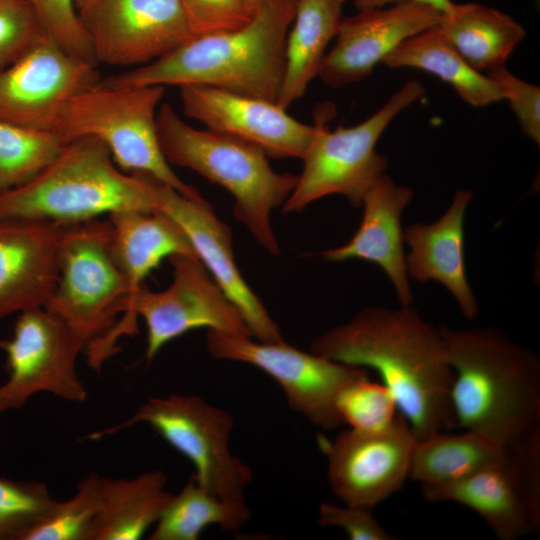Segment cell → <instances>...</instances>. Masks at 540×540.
I'll return each mask as SVG.
<instances>
[{"instance_id": "obj_1", "label": "cell", "mask_w": 540, "mask_h": 540, "mask_svg": "<svg viewBox=\"0 0 540 540\" xmlns=\"http://www.w3.org/2000/svg\"><path fill=\"white\" fill-rule=\"evenodd\" d=\"M311 352L381 377L416 441L457 429L451 403L454 372L444 340L410 305L370 306L314 339Z\"/></svg>"}, {"instance_id": "obj_2", "label": "cell", "mask_w": 540, "mask_h": 540, "mask_svg": "<svg viewBox=\"0 0 540 540\" xmlns=\"http://www.w3.org/2000/svg\"><path fill=\"white\" fill-rule=\"evenodd\" d=\"M298 0H266L243 26L195 35L145 65L101 79L116 87L205 85L277 102Z\"/></svg>"}, {"instance_id": "obj_3", "label": "cell", "mask_w": 540, "mask_h": 540, "mask_svg": "<svg viewBox=\"0 0 540 540\" xmlns=\"http://www.w3.org/2000/svg\"><path fill=\"white\" fill-rule=\"evenodd\" d=\"M457 429L509 445L540 425V358L492 327H439Z\"/></svg>"}, {"instance_id": "obj_4", "label": "cell", "mask_w": 540, "mask_h": 540, "mask_svg": "<svg viewBox=\"0 0 540 540\" xmlns=\"http://www.w3.org/2000/svg\"><path fill=\"white\" fill-rule=\"evenodd\" d=\"M156 180L145 173L125 174L103 142L78 138L65 143L31 181L0 193V220L70 225L120 211L153 212Z\"/></svg>"}, {"instance_id": "obj_5", "label": "cell", "mask_w": 540, "mask_h": 540, "mask_svg": "<svg viewBox=\"0 0 540 540\" xmlns=\"http://www.w3.org/2000/svg\"><path fill=\"white\" fill-rule=\"evenodd\" d=\"M156 126L167 162L226 189L234 198L235 218L264 249L280 254L270 215L283 206L298 175L273 170L267 154L255 144L208 128H194L168 103L159 106Z\"/></svg>"}, {"instance_id": "obj_6", "label": "cell", "mask_w": 540, "mask_h": 540, "mask_svg": "<svg viewBox=\"0 0 540 540\" xmlns=\"http://www.w3.org/2000/svg\"><path fill=\"white\" fill-rule=\"evenodd\" d=\"M164 94L160 85L98 83L69 100L53 131L64 143L94 137L105 144L120 169L151 175L187 197H201L175 174L161 150L156 117Z\"/></svg>"}, {"instance_id": "obj_7", "label": "cell", "mask_w": 540, "mask_h": 540, "mask_svg": "<svg viewBox=\"0 0 540 540\" xmlns=\"http://www.w3.org/2000/svg\"><path fill=\"white\" fill-rule=\"evenodd\" d=\"M169 261L172 283L159 292L145 285L138 291L123 319L91 344L90 352L96 360L104 362L115 353V341L120 336L134 334L138 316L147 328L148 362L168 342L193 329L252 337L238 309L197 257L176 254Z\"/></svg>"}, {"instance_id": "obj_8", "label": "cell", "mask_w": 540, "mask_h": 540, "mask_svg": "<svg viewBox=\"0 0 540 540\" xmlns=\"http://www.w3.org/2000/svg\"><path fill=\"white\" fill-rule=\"evenodd\" d=\"M425 91L420 81L409 80L377 112L355 126H340L331 131L319 122L283 211L300 212L316 200L334 194L346 197L353 207H360L367 190L387 168V157L375 150L380 136Z\"/></svg>"}, {"instance_id": "obj_9", "label": "cell", "mask_w": 540, "mask_h": 540, "mask_svg": "<svg viewBox=\"0 0 540 540\" xmlns=\"http://www.w3.org/2000/svg\"><path fill=\"white\" fill-rule=\"evenodd\" d=\"M146 423L195 467L197 482L221 499L246 502L251 468L230 451L234 425L231 414L196 395L171 394L150 398L128 419L87 436L97 440Z\"/></svg>"}, {"instance_id": "obj_10", "label": "cell", "mask_w": 540, "mask_h": 540, "mask_svg": "<svg viewBox=\"0 0 540 540\" xmlns=\"http://www.w3.org/2000/svg\"><path fill=\"white\" fill-rule=\"evenodd\" d=\"M58 279L44 308L80 336L86 347L125 312L127 287L111 248L109 220L64 225Z\"/></svg>"}, {"instance_id": "obj_11", "label": "cell", "mask_w": 540, "mask_h": 540, "mask_svg": "<svg viewBox=\"0 0 540 540\" xmlns=\"http://www.w3.org/2000/svg\"><path fill=\"white\" fill-rule=\"evenodd\" d=\"M251 338L208 330L206 348L213 358L247 363L267 373L281 386L289 406L315 426L333 430L345 424L338 398L349 384L368 375L367 369L301 351L285 341Z\"/></svg>"}, {"instance_id": "obj_12", "label": "cell", "mask_w": 540, "mask_h": 540, "mask_svg": "<svg viewBox=\"0 0 540 540\" xmlns=\"http://www.w3.org/2000/svg\"><path fill=\"white\" fill-rule=\"evenodd\" d=\"M85 347L80 336L44 307L21 312L12 337L0 340L8 372L0 385V413L22 408L40 392L84 402L88 394L76 360Z\"/></svg>"}, {"instance_id": "obj_13", "label": "cell", "mask_w": 540, "mask_h": 540, "mask_svg": "<svg viewBox=\"0 0 540 540\" xmlns=\"http://www.w3.org/2000/svg\"><path fill=\"white\" fill-rule=\"evenodd\" d=\"M79 17L107 65H145L195 36L181 0H97Z\"/></svg>"}, {"instance_id": "obj_14", "label": "cell", "mask_w": 540, "mask_h": 540, "mask_svg": "<svg viewBox=\"0 0 540 540\" xmlns=\"http://www.w3.org/2000/svg\"><path fill=\"white\" fill-rule=\"evenodd\" d=\"M100 80L96 65L69 54L46 35L0 70V120L53 131L69 100Z\"/></svg>"}, {"instance_id": "obj_15", "label": "cell", "mask_w": 540, "mask_h": 540, "mask_svg": "<svg viewBox=\"0 0 540 540\" xmlns=\"http://www.w3.org/2000/svg\"><path fill=\"white\" fill-rule=\"evenodd\" d=\"M416 442L400 413L383 429L341 431L328 446V480L345 505L372 510L409 477Z\"/></svg>"}, {"instance_id": "obj_16", "label": "cell", "mask_w": 540, "mask_h": 540, "mask_svg": "<svg viewBox=\"0 0 540 540\" xmlns=\"http://www.w3.org/2000/svg\"><path fill=\"white\" fill-rule=\"evenodd\" d=\"M156 209L175 221L186 234L197 257L227 298L240 312L252 337L262 342H284L279 326L242 277L234 259L231 228L201 197L182 195L156 180Z\"/></svg>"}, {"instance_id": "obj_17", "label": "cell", "mask_w": 540, "mask_h": 540, "mask_svg": "<svg viewBox=\"0 0 540 540\" xmlns=\"http://www.w3.org/2000/svg\"><path fill=\"white\" fill-rule=\"evenodd\" d=\"M179 90L186 116L255 144L275 159L302 160L319 129V122H300L273 101L205 85H184Z\"/></svg>"}, {"instance_id": "obj_18", "label": "cell", "mask_w": 540, "mask_h": 540, "mask_svg": "<svg viewBox=\"0 0 540 540\" xmlns=\"http://www.w3.org/2000/svg\"><path fill=\"white\" fill-rule=\"evenodd\" d=\"M441 15L430 5L402 0L342 17L317 77L330 87L359 82L404 40L438 25Z\"/></svg>"}, {"instance_id": "obj_19", "label": "cell", "mask_w": 540, "mask_h": 540, "mask_svg": "<svg viewBox=\"0 0 540 540\" xmlns=\"http://www.w3.org/2000/svg\"><path fill=\"white\" fill-rule=\"evenodd\" d=\"M63 226L45 220H0V320L46 305L58 279Z\"/></svg>"}, {"instance_id": "obj_20", "label": "cell", "mask_w": 540, "mask_h": 540, "mask_svg": "<svg viewBox=\"0 0 540 540\" xmlns=\"http://www.w3.org/2000/svg\"><path fill=\"white\" fill-rule=\"evenodd\" d=\"M413 198L409 187L382 174L365 193L363 218L350 241L321 255L329 262L361 259L381 267L403 306L413 301L406 271L401 216Z\"/></svg>"}, {"instance_id": "obj_21", "label": "cell", "mask_w": 540, "mask_h": 540, "mask_svg": "<svg viewBox=\"0 0 540 540\" xmlns=\"http://www.w3.org/2000/svg\"><path fill=\"white\" fill-rule=\"evenodd\" d=\"M472 199L470 189H459L449 209L437 221L414 223L403 231L404 242L410 247L405 256L409 279L441 283L468 320L479 311L467 280L464 253V218Z\"/></svg>"}, {"instance_id": "obj_22", "label": "cell", "mask_w": 540, "mask_h": 540, "mask_svg": "<svg viewBox=\"0 0 540 540\" xmlns=\"http://www.w3.org/2000/svg\"><path fill=\"white\" fill-rule=\"evenodd\" d=\"M108 220L112 253L127 287L124 314L146 277L164 258L176 254L197 257L181 227L159 211L114 212Z\"/></svg>"}, {"instance_id": "obj_23", "label": "cell", "mask_w": 540, "mask_h": 540, "mask_svg": "<svg viewBox=\"0 0 540 540\" xmlns=\"http://www.w3.org/2000/svg\"><path fill=\"white\" fill-rule=\"evenodd\" d=\"M421 491L429 501H452L472 509L500 540L539 534L522 501L507 458L459 481L421 487Z\"/></svg>"}, {"instance_id": "obj_24", "label": "cell", "mask_w": 540, "mask_h": 540, "mask_svg": "<svg viewBox=\"0 0 540 540\" xmlns=\"http://www.w3.org/2000/svg\"><path fill=\"white\" fill-rule=\"evenodd\" d=\"M345 0H298L285 46V70L277 104L288 109L317 77L335 38Z\"/></svg>"}, {"instance_id": "obj_25", "label": "cell", "mask_w": 540, "mask_h": 540, "mask_svg": "<svg viewBox=\"0 0 540 540\" xmlns=\"http://www.w3.org/2000/svg\"><path fill=\"white\" fill-rule=\"evenodd\" d=\"M440 28L475 70L504 66L526 37L524 27L510 15L479 3H455L441 15Z\"/></svg>"}, {"instance_id": "obj_26", "label": "cell", "mask_w": 540, "mask_h": 540, "mask_svg": "<svg viewBox=\"0 0 540 540\" xmlns=\"http://www.w3.org/2000/svg\"><path fill=\"white\" fill-rule=\"evenodd\" d=\"M390 68H415L448 83L468 104L487 106L503 100L498 85L472 68L448 40L439 25L400 43L383 61Z\"/></svg>"}, {"instance_id": "obj_27", "label": "cell", "mask_w": 540, "mask_h": 540, "mask_svg": "<svg viewBox=\"0 0 540 540\" xmlns=\"http://www.w3.org/2000/svg\"><path fill=\"white\" fill-rule=\"evenodd\" d=\"M166 476L152 470L135 478L102 477L101 506L91 540H138L156 523L173 494Z\"/></svg>"}, {"instance_id": "obj_28", "label": "cell", "mask_w": 540, "mask_h": 540, "mask_svg": "<svg viewBox=\"0 0 540 540\" xmlns=\"http://www.w3.org/2000/svg\"><path fill=\"white\" fill-rule=\"evenodd\" d=\"M507 458V447L471 430L442 431L416 441L409 479L435 487L464 479Z\"/></svg>"}, {"instance_id": "obj_29", "label": "cell", "mask_w": 540, "mask_h": 540, "mask_svg": "<svg viewBox=\"0 0 540 540\" xmlns=\"http://www.w3.org/2000/svg\"><path fill=\"white\" fill-rule=\"evenodd\" d=\"M250 516L246 502L221 499L200 485L192 474L182 490L171 496L148 539L197 540L210 525L234 531L243 527Z\"/></svg>"}, {"instance_id": "obj_30", "label": "cell", "mask_w": 540, "mask_h": 540, "mask_svg": "<svg viewBox=\"0 0 540 540\" xmlns=\"http://www.w3.org/2000/svg\"><path fill=\"white\" fill-rule=\"evenodd\" d=\"M64 145L54 131L0 120V193L31 181Z\"/></svg>"}, {"instance_id": "obj_31", "label": "cell", "mask_w": 540, "mask_h": 540, "mask_svg": "<svg viewBox=\"0 0 540 540\" xmlns=\"http://www.w3.org/2000/svg\"><path fill=\"white\" fill-rule=\"evenodd\" d=\"M102 476L89 473L76 493L56 502L52 510L22 540H91L102 497Z\"/></svg>"}, {"instance_id": "obj_32", "label": "cell", "mask_w": 540, "mask_h": 540, "mask_svg": "<svg viewBox=\"0 0 540 540\" xmlns=\"http://www.w3.org/2000/svg\"><path fill=\"white\" fill-rule=\"evenodd\" d=\"M56 502L43 482L0 477V540H22Z\"/></svg>"}, {"instance_id": "obj_33", "label": "cell", "mask_w": 540, "mask_h": 540, "mask_svg": "<svg viewBox=\"0 0 540 540\" xmlns=\"http://www.w3.org/2000/svg\"><path fill=\"white\" fill-rule=\"evenodd\" d=\"M338 411L345 424L363 431L380 430L395 417V398L382 383L363 376L349 384L337 401Z\"/></svg>"}, {"instance_id": "obj_34", "label": "cell", "mask_w": 540, "mask_h": 540, "mask_svg": "<svg viewBox=\"0 0 540 540\" xmlns=\"http://www.w3.org/2000/svg\"><path fill=\"white\" fill-rule=\"evenodd\" d=\"M45 34L69 54L97 65L75 0H29Z\"/></svg>"}, {"instance_id": "obj_35", "label": "cell", "mask_w": 540, "mask_h": 540, "mask_svg": "<svg viewBox=\"0 0 540 540\" xmlns=\"http://www.w3.org/2000/svg\"><path fill=\"white\" fill-rule=\"evenodd\" d=\"M46 36L29 0H0V70Z\"/></svg>"}, {"instance_id": "obj_36", "label": "cell", "mask_w": 540, "mask_h": 540, "mask_svg": "<svg viewBox=\"0 0 540 540\" xmlns=\"http://www.w3.org/2000/svg\"><path fill=\"white\" fill-rule=\"evenodd\" d=\"M506 447L507 462L522 501L540 530V425Z\"/></svg>"}, {"instance_id": "obj_37", "label": "cell", "mask_w": 540, "mask_h": 540, "mask_svg": "<svg viewBox=\"0 0 540 540\" xmlns=\"http://www.w3.org/2000/svg\"><path fill=\"white\" fill-rule=\"evenodd\" d=\"M498 85L503 100H508L522 132L535 143L540 142V88L512 74L506 66L487 71Z\"/></svg>"}, {"instance_id": "obj_38", "label": "cell", "mask_w": 540, "mask_h": 540, "mask_svg": "<svg viewBox=\"0 0 540 540\" xmlns=\"http://www.w3.org/2000/svg\"><path fill=\"white\" fill-rule=\"evenodd\" d=\"M194 35L235 29L255 13L245 0H181Z\"/></svg>"}, {"instance_id": "obj_39", "label": "cell", "mask_w": 540, "mask_h": 540, "mask_svg": "<svg viewBox=\"0 0 540 540\" xmlns=\"http://www.w3.org/2000/svg\"><path fill=\"white\" fill-rule=\"evenodd\" d=\"M318 524L321 527H340L351 540H393L372 516L371 510L345 505L322 503L319 507Z\"/></svg>"}, {"instance_id": "obj_40", "label": "cell", "mask_w": 540, "mask_h": 540, "mask_svg": "<svg viewBox=\"0 0 540 540\" xmlns=\"http://www.w3.org/2000/svg\"><path fill=\"white\" fill-rule=\"evenodd\" d=\"M402 0H354V5L358 10L384 7ZM437 9L441 14L449 12L454 4L452 0H414Z\"/></svg>"}, {"instance_id": "obj_41", "label": "cell", "mask_w": 540, "mask_h": 540, "mask_svg": "<svg viewBox=\"0 0 540 540\" xmlns=\"http://www.w3.org/2000/svg\"><path fill=\"white\" fill-rule=\"evenodd\" d=\"M95 1L97 0H75V6L78 14L92 5Z\"/></svg>"}, {"instance_id": "obj_42", "label": "cell", "mask_w": 540, "mask_h": 540, "mask_svg": "<svg viewBox=\"0 0 540 540\" xmlns=\"http://www.w3.org/2000/svg\"><path fill=\"white\" fill-rule=\"evenodd\" d=\"M266 0H245L248 8L255 13Z\"/></svg>"}]
</instances>
